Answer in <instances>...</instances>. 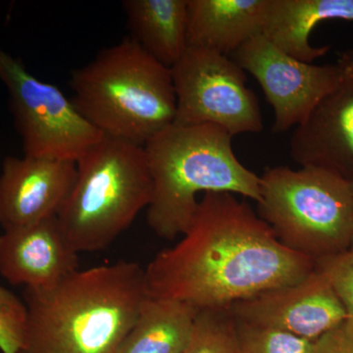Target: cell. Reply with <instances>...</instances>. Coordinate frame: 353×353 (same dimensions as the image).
<instances>
[{"mask_svg":"<svg viewBox=\"0 0 353 353\" xmlns=\"http://www.w3.org/2000/svg\"><path fill=\"white\" fill-rule=\"evenodd\" d=\"M267 0H188V48L232 55L261 34Z\"/></svg>","mask_w":353,"mask_h":353,"instance_id":"15","label":"cell"},{"mask_svg":"<svg viewBox=\"0 0 353 353\" xmlns=\"http://www.w3.org/2000/svg\"><path fill=\"white\" fill-rule=\"evenodd\" d=\"M350 250H353V234L352 238V243H350Z\"/></svg>","mask_w":353,"mask_h":353,"instance_id":"23","label":"cell"},{"mask_svg":"<svg viewBox=\"0 0 353 353\" xmlns=\"http://www.w3.org/2000/svg\"><path fill=\"white\" fill-rule=\"evenodd\" d=\"M259 216L292 252L315 260L350 250V181L316 167H268L260 176Z\"/></svg>","mask_w":353,"mask_h":353,"instance_id":"6","label":"cell"},{"mask_svg":"<svg viewBox=\"0 0 353 353\" xmlns=\"http://www.w3.org/2000/svg\"><path fill=\"white\" fill-rule=\"evenodd\" d=\"M333 20L353 22V0H267L261 34L283 52L312 64L330 46H313L311 32Z\"/></svg>","mask_w":353,"mask_h":353,"instance_id":"14","label":"cell"},{"mask_svg":"<svg viewBox=\"0 0 353 353\" xmlns=\"http://www.w3.org/2000/svg\"><path fill=\"white\" fill-rule=\"evenodd\" d=\"M315 270L328 280L347 312V319L353 322V250L315 260Z\"/></svg>","mask_w":353,"mask_h":353,"instance_id":"21","label":"cell"},{"mask_svg":"<svg viewBox=\"0 0 353 353\" xmlns=\"http://www.w3.org/2000/svg\"><path fill=\"white\" fill-rule=\"evenodd\" d=\"M314 269V260L283 245L248 202L208 192L182 241L158 253L145 277L148 296L202 310L294 284Z\"/></svg>","mask_w":353,"mask_h":353,"instance_id":"1","label":"cell"},{"mask_svg":"<svg viewBox=\"0 0 353 353\" xmlns=\"http://www.w3.org/2000/svg\"><path fill=\"white\" fill-rule=\"evenodd\" d=\"M76 176V162L6 157L0 174V226L9 231L57 217Z\"/></svg>","mask_w":353,"mask_h":353,"instance_id":"12","label":"cell"},{"mask_svg":"<svg viewBox=\"0 0 353 353\" xmlns=\"http://www.w3.org/2000/svg\"><path fill=\"white\" fill-rule=\"evenodd\" d=\"M25 301L11 290L0 287V352L19 353L27 328Z\"/></svg>","mask_w":353,"mask_h":353,"instance_id":"20","label":"cell"},{"mask_svg":"<svg viewBox=\"0 0 353 353\" xmlns=\"http://www.w3.org/2000/svg\"><path fill=\"white\" fill-rule=\"evenodd\" d=\"M313 353H353V322L347 319L321 336Z\"/></svg>","mask_w":353,"mask_h":353,"instance_id":"22","label":"cell"},{"mask_svg":"<svg viewBox=\"0 0 353 353\" xmlns=\"http://www.w3.org/2000/svg\"><path fill=\"white\" fill-rule=\"evenodd\" d=\"M70 87L76 108L109 138L145 146L175 120L171 68L131 37L76 69Z\"/></svg>","mask_w":353,"mask_h":353,"instance_id":"4","label":"cell"},{"mask_svg":"<svg viewBox=\"0 0 353 353\" xmlns=\"http://www.w3.org/2000/svg\"><path fill=\"white\" fill-rule=\"evenodd\" d=\"M171 71L176 99L175 124L216 125L232 137L263 130L259 99L246 85L245 72L231 57L188 48Z\"/></svg>","mask_w":353,"mask_h":353,"instance_id":"8","label":"cell"},{"mask_svg":"<svg viewBox=\"0 0 353 353\" xmlns=\"http://www.w3.org/2000/svg\"><path fill=\"white\" fill-rule=\"evenodd\" d=\"M231 58L259 82L273 109L272 132L276 134L301 125L341 78L338 62L313 65L299 61L261 34L248 39Z\"/></svg>","mask_w":353,"mask_h":353,"instance_id":"9","label":"cell"},{"mask_svg":"<svg viewBox=\"0 0 353 353\" xmlns=\"http://www.w3.org/2000/svg\"><path fill=\"white\" fill-rule=\"evenodd\" d=\"M183 353H239L236 321L230 308L199 310Z\"/></svg>","mask_w":353,"mask_h":353,"instance_id":"18","label":"cell"},{"mask_svg":"<svg viewBox=\"0 0 353 353\" xmlns=\"http://www.w3.org/2000/svg\"><path fill=\"white\" fill-rule=\"evenodd\" d=\"M233 137L212 124H171L145 148L153 181L148 226L160 238L174 240L188 231L199 192H225L260 199V176L241 164Z\"/></svg>","mask_w":353,"mask_h":353,"instance_id":"3","label":"cell"},{"mask_svg":"<svg viewBox=\"0 0 353 353\" xmlns=\"http://www.w3.org/2000/svg\"><path fill=\"white\" fill-rule=\"evenodd\" d=\"M79 270V253L57 217L0 234V275L9 284L53 287Z\"/></svg>","mask_w":353,"mask_h":353,"instance_id":"13","label":"cell"},{"mask_svg":"<svg viewBox=\"0 0 353 353\" xmlns=\"http://www.w3.org/2000/svg\"><path fill=\"white\" fill-rule=\"evenodd\" d=\"M122 6L131 38L172 68L188 48V0H125Z\"/></svg>","mask_w":353,"mask_h":353,"instance_id":"16","label":"cell"},{"mask_svg":"<svg viewBox=\"0 0 353 353\" xmlns=\"http://www.w3.org/2000/svg\"><path fill=\"white\" fill-rule=\"evenodd\" d=\"M199 312L183 301L148 296L117 353H183Z\"/></svg>","mask_w":353,"mask_h":353,"instance_id":"17","label":"cell"},{"mask_svg":"<svg viewBox=\"0 0 353 353\" xmlns=\"http://www.w3.org/2000/svg\"><path fill=\"white\" fill-rule=\"evenodd\" d=\"M236 321L239 353H313L316 341L270 327Z\"/></svg>","mask_w":353,"mask_h":353,"instance_id":"19","label":"cell"},{"mask_svg":"<svg viewBox=\"0 0 353 353\" xmlns=\"http://www.w3.org/2000/svg\"><path fill=\"white\" fill-rule=\"evenodd\" d=\"M0 81L8 90L11 111L27 157L77 163L103 138L57 85L32 76L1 48Z\"/></svg>","mask_w":353,"mask_h":353,"instance_id":"7","label":"cell"},{"mask_svg":"<svg viewBox=\"0 0 353 353\" xmlns=\"http://www.w3.org/2000/svg\"><path fill=\"white\" fill-rule=\"evenodd\" d=\"M350 188H352V192H353V180L352 181H350Z\"/></svg>","mask_w":353,"mask_h":353,"instance_id":"24","label":"cell"},{"mask_svg":"<svg viewBox=\"0 0 353 353\" xmlns=\"http://www.w3.org/2000/svg\"><path fill=\"white\" fill-rule=\"evenodd\" d=\"M148 296L145 269L124 260L79 269L53 287L25 288L19 353H117Z\"/></svg>","mask_w":353,"mask_h":353,"instance_id":"2","label":"cell"},{"mask_svg":"<svg viewBox=\"0 0 353 353\" xmlns=\"http://www.w3.org/2000/svg\"><path fill=\"white\" fill-rule=\"evenodd\" d=\"M153 197L143 146L104 136L77 161L73 189L57 215L77 252L105 250Z\"/></svg>","mask_w":353,"mask_h":353,"instance_id":"5","label":"cell"},{"mask_svg":"<svg viewBox=\"0 0 353 353\" xmlns=\"http://www.w3.org/2000/svg\"><path fill=\"white\" fill-rule=\"evenodd\" d=\"M234 319L319 340L347 320L328 280L317 270L303 280L276 288L230 306Z\"/></svg>","mask_w":353,"mask_h":353,"instance_id":"10","label":"cell"},{"mask_svg":"<svg viewBox=\"0 0 353 353\" xmlns=\"http://www.w3.org/2000/svg\"><path fill=\"white\" fill-rule=\"evenodd\" d=\"M341 78L296 127L290 154L301 167H316L353 180V50L336 60Z\"/></svg>","mask_w":353,"mask_h":353,"instance_id":"11","label":"cell"}]
</instances>
